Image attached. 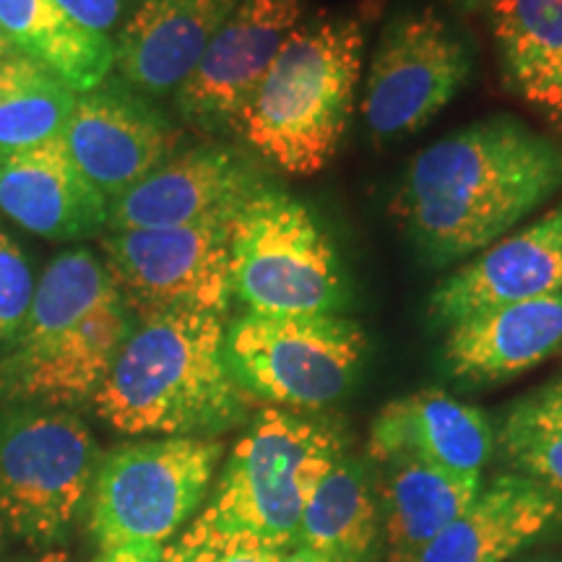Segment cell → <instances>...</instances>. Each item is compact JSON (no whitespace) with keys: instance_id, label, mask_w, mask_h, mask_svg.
Masks as SVG:
<instances>
[{"instance_id":"obj_2","label":"cell","mask_w":562,"mask_h":562,"mask_svg":"<svg viewBox=\"0 0 562 562\" xmlns=\"http://www.w3.org/2000/svg\"><path fill=\"white\" fill-rule=\"evenodd\" d=\"M224 313L167 311L140 318L94 393V409L125 435L195 438L237 425L248 393L224 357Z\"/></svg>"},{"instance_id":"obj_34","label":"cell","mask_w":562,"mask_h":562,"mask_svg":"<svg viewBox=\"0 0 562 562\" xmlns=\"http://www.w3.org/2000/svg\"><path fill=\"white\" fill-rule=\"evenodd\" d=\"M13 53H16V47H13L11 42L5 40V34H3V32H0V63H3L5 58H11Z\"/></svg>"},{"instance_id":"obj_11","label":"cell","mask_w":562,"mask_h":562,"mask_svg":"<svg viewBox=\"0 0 562 562\" xmlns=\"http://www.w3.org/2000/svg\"><path fill=\"white\" fill-rule=\"evenodd\" d=\"M305 0H240L175 89V104L201 131H237L273 58L300 26Z\"/></svg>"},{"instance_id":"obj_23","label":"cell","mask_w":562,"mask_h":562,"mask_svg":"<svg viewBox=\"0 0 562 562\" xmlns=\"http://www.w3.org/2000/svg\"><path fill=\"white\" fill-rule=\"evenodd\" d=\"M383 467V513L391 562H417L425 547L448 529L482 490V484L459 482L419 461L402 459Z\"/></svg>"},{"instance_id":"obj_6","label":"cell","mask_w":562,"mask_h":562,"mask_svg":"<svg viewBox=\"0 0 562 562\" xmlns=\"http://www.w3.org/2000/svg\"><path fill=\"white\" fill-rule=\"evenodd\" d=\"M368 336L341 315L243 313L224 334L229 372L248 396L290 409H321L351 389Z\"/></svg>"},{"instance_id":"obj_30","label":"cell","mask_w":562,"mask_h":562,"mask_svg":"<svg viewBox=\"0 0 562 562\" xmlns=\"http://www.w3.org/2000/svg\"><path fill=\"white\" fill-rule=\"evenodd\" d=\"M76 24L97 34H108L117 24L123 0H55Z\"/></svg>"},{"instance_id":"obj_14","label":"cell","mask_w":562,"mask_h":562,"mask_svg":"<svg viewBox=\"0 0 562 562\" xmlns=\"http://www.w3.org/2000/svg\"><path fill=\"white\" fill-rule=\"evenodd\" d=\"M558 292H562V203L442 279L427 311L435 326L451 328L469 315Z\"/></svg>"},{"instance_id":"obj_31","label":"cell","mask_w":562,"mask_h":562,"mask_svg":"<svg viewBox=\"0 0 562 562\" xmlns=\"http://www.w3.org/2000/svg\"><path fill=\"white\" fill-rule=\"evenodd\" d=\"M94 562H167L165 544H123L102 550Z\"/></svg>"},{"instance_id":"obj_25","label":"cell","mask_w":562,"mask_h":562,"mask_svg":"<svg viewBox=\"0 0 562 562\" xmlns=\"http://www.w3.org/2000/svg\"><path fill=\"white\" fill-rule=\"evenodd\" d=\"M74 108L76 91L58 74L13 53L0 63V157L63 136Z\"/></svg>"},{"instance_id":"obj_20","label":"cell","mask_w":562,"mask_h":562,"mask_svg":"<svg viewBox=\"0 0 562 562\" xmlns=\"http://www.w3.org/2000/svg\"><path fill=\"white\" fill-rule=\"evenodd\" d=\"M562 521V492L524 474L497 476L417 562H505Z\"/></svg>"},{"instance_id":"obj_26","label":"cell","mask_w":562,"mask_h":562,"mask_svg":"<svg viewBox=\"0 0 562 562\" xmlns=\"http://www.w3.org/2000/svg\"><path fill=\"white\" fill-rule=\"evenodd\" d=\"M117 294L121 292H117L108 266L94 252H63L47 266L40 284L34 286L30 313L16 336V349L37 347V344L55 339Z\"/></svg>"},{"instance_id":"obj_19","label":"cell","mask_w":562,"mask_h":562,"mask_svg":"<svg viewBox=\"0 0 562 562\" xmlns=\"http://www.w3.org/2000/svg\"><path fill=\"white\" fill-rule=\"evenodd\" d=\"M240 0H140L115 45V68L146 94L178 89Z\"/></svg>"},{"instance_id":"obj_33","label":"cell","mask_w":562,"mask_h":562,"mask_svg":"<svg viewBox=\"0 0 562 562\" xmlns=\"http://www.w3.org/2000/svg\"><path fill=\"white\" fill-rule=\"evenodd\" d=\"M537 396L542 398V402L562 409V378H558V381H552L550 385H544L542 391H537Z\"/></svg>"},{"instance_id":"obj_15","label":"cell","mask_w":562,"mask_h":562,"mask_svg":"<svg viewBox=\"0 0 562 562\" xmlns=\"http://www.w3.org/2000/svg\"><path fill=\"white\" fill-rule=\"evenodd\" d=\"M368 448L378 463L419 461L459 482L480 484L495 451V432L476 406L442 391H417L378 414Z\"/></svg>"},{"instance_id":"obj_27","label":"cell","mask_w":562,"mask_h":562,"mask_svg":"<svg viewBox=\"0 0 562 562\" xmlns=\"http://www.w3.org/2000/svg\"><path fill=\"white\" fill-rule=\"evenodd\" d=\"M501 440L524 476L562 492V409L533 393L508 412Z\"/></svg>"},{"instance_id":"obj_9","label":"cell","mask_w":562,"mask_h":562,"mask_svg":"<svg viewBox=\"0 0 562 562\" xmlns=\"http://www.w3.org/2000/svg\"><path fill=\"white\" fill-rule=\"evenodd\" d=\"M232 222L167 229H121L104 240L108 271L138 318L167 311L227 315L232 300Z\"/></svg>"},{"instance_id":"obj_24","label":"cell","mask_w":562,"mask_h":562,"mask_svg":"<svg viewBox=\"0 0 562 562\" xmlns=\"http://www.w3.org/2000/svg\"><path fill=\"white\" fill-rule=\"evenodd\" d=\"M378 537V505L357 461L339 456L307 497L294 547L334 562H364Z\"/></svg>"},{"instance_id":"obj_17","label":"cell","mask_w":562,"mask_h":562,"mask_svg":"<svg viewBox=\"0 0 562 562\" xmlns=\"http://www.w3.org/2000/svg\"><path fill=\"white\" fill-rule=\"evenodd\" d=\"M131 331L133 313L117 294L55 339L13 349L3 362V389L47 404L94 398Z\"/></svg>"},{"instance_id":"obj_22","label":"cell","mask_w":562,"mask_h":562,"mask_svg":"<svg viewBox=\"0 0 562 562\" xmlns=\"http://www.w3.org/2000/svg\"><path fill=\"white\" fill-rule=\"evenodd\" d=\"M0 32L16 53L47 66L81 94L100 87L115 66L108 34L76 24L55 0H0Z\"/></svg>"},{"instance_id":"obj_4","label":"cell","mask_w":562,"mask_h":562,"mask_svg":"<svg viewBox=\"0 0 562 562\" xmlns=\"http://www.w3.org/2000/svg\"><path fill=\"white\" fill-rule=\"evenodd\" d=\"M341 456L331 425L266 409L232 448L214 497L188 531L294 547L307 497Z\"/></svg>"},{"instance_id":"obj_3","label":"cell","mask_w":562,"mask_h":562,"mask_svg":"<svg viewBox=\"0 0 562 562\" xmlns=\"http://www.w3.org/2000/svg\"><path fill=\"white\" fill-rule=\"evenodd\" d=\"M362 53L360 19L300 21L243 112L237 131L245 144L290 175L331 165L355 110Z\"/></svg>"},{"instance_id":"obj_16","label":"cell","mask_w":562,"mask_h":562,"mask_svg":"<svg viewBox=\"0 0 562 562\" xmlns=\"http://www.w3.org/2000/svg\"><path fill=\"white\" fill-rule=\"evenodd\" d=\"M0 211L53 240L91 237L110 222L108 199L79 170L63 136L0 157Z\"/></svg>"},{"instance_id":"obj_10","label":"cell","mask_w":562,"mask_h":562,"mask_svg":"<svg viewBox=\"0 0 562 562\" xmlns=\"http://www.w3.org/2000/svg\"><path fill=\"white\" fill-rule=\"evenodd\" d=\"M469 76V53L432 9L402 13L383 30L364 81L362 115L375 140L430 125Z\"/></svg>"},{"instance_id":"obj_8","label":"cell","mask_w":562,"mask_h":562,"mask_svg":"<svg viewBox=\"0 0 562 562\" xmlns=\"http://www.w3.org/2000/svg\"><path fill=\"white\" fill-rule=\"evenodd\" d=\"M97 472V442L79 417L11 412L0 419V533L42 547L58 542Z\"/></svg>"},{"instance_id":"obj_7","label":"cell","mask_w":562,"mask_h":562,"mask_svg":"<svg viewBox=\"0 0 562 562\" xmlns=\"http://www.w3.org/2000/svg\"><path fill=\"white\" fill-rule=\"evenodd\" d=\"M224 446L209 438L128 442L100 461L89 526L100 550L165 544L201 508Z\"/></svg>"},{"instance_id":"obj_28","label":"cell","mask_w":562,"mask_h":562,"mask_svg":"<svg viewBox=\"0 0 562 562\" xmlns=\"http://www.w3.org/2000/svg\"><path fill=\"white\" fill-rule=\"evenodd\" d=\"M284 547H273L258 539L209 537V533L182 531L178 542L167 544V562H281Z\"/></svg>"},{"instance_id":"obj_36","label":"cell","mask_w":562,"mask_h":562,"mask_svg":"<svg viewBox=\"0 0 562 562\" xmlns=\"http://www.w3.org/2000/svg\"><path fill=\"white\" fill-rule=\"evenodd\" d=\"M456 5H461V9H480V5L487 3V0H453Z\"/></svg>"},{"instance_id":"obj_18","label":"cell","mask_w":562,"mask_h":562,"mask_svg":"<svg viewBox=\"0 0 562 562\" xmlns=\"http://www.w3.org/2000/svg\"><path fill=\"white\" fill-rule=\"evenodd\" d=\"M446 331L442 360L456 381H510L562 349V292L469 315Z\"/></svg>"},{"instance_id":"obj_5","label":"cell","mask_w":562,"mask_h":562,"mask_svg":"<svg viewBox=\"0 0 562 562\" xmlns=\"http://www.w3.org/2000/svg\"><path fill=\"white\" fill-rule=\"evenodd\" d=\"M232 297L258 315H339L351 300L339 252L305 203L269 186L232 227Z\"/></svg>"},{"instance_id":"obj_35","label":"cell","mask_w":562,"mask_h":562,"mask_svg":"<svg viewBox=\"0 0 562 562\" xmlns=\"http://www.w3.org/2000/svg\"><path fill=\"white\" fill-rule=\"evenodd\" d=\"M34 562H68V558L63 552H47V554H42V558L34 560Z\"/></svg>"},{"instance_id":"obj_32","label":"cell","mask_w":562,"mask_h":562,"mask_svg":"<svg viewBox=\"0 0 562 562\" xmlns=\"http://www.w3.org/2000/svg\"><path fill=\"white\" fill-rule=\"evenodd\" d=\"M281 562H334V560L323 558V554H318V552L305 550V547H290V550L284 552V560Z\"/></svg>"},{"instance_id":"obj_21","label":"cell","mask_w":562,"mask_h":562,"mask_svg":"<svg viewBox=\"0 0 562 562\" xmlns=\"http://www.w3.org/2000/svg\"><path fill=\"white\" fill-rule=\"evenodd\" d=\"M490 13L508 87L562 117V0H490Z\"/></svg>"},{"instance_id":"obj_29","label":"cell","mask_w":562,"mask_h":562,"mask_svg":"<svg viewBox=\"0 0 562 562\" xmlns=\"http://www.w3.org/2000/svg\"><path fill=\"white\" fill-rule=\"evenodd\" d=\"M34 297V279L26 256L0 232V344L16 339Z\"/></svg>"},{"instance_id":"obj_1","label":"cell","mask_w":562,"mask_h":562,"mask_svg":"<svg viewBox=\"0 0 562 562\" xmlns=\"http://www.w3.org/2000/svg\"><path fill=\"white\" fill-rule=\"evenodd\" d=\"M560 188L558 140L495 115L419 151L393 214L419 261L446 269L501 240Z\"/></svg>"},{"instance_id":"obj_12","label":"cell","mask_w":562,"mask_h":562,"mask_svg":"<svg viewBox=\"0 0 562 562\" xmlns=\"http://www.w3.org/2000/svg\"><path fill=\"white\" fill-rule=\"evenodd\" d=\"M269 186L273 182L261 161L250 154L224 144L195 146L115 199L108 227L121 232L232 222Z\"/></svg>"},{"instance_id":"obj_13","label":"cell","mask_w":562,"mask_h":562,"mask_svg":"<svg viewBox=\"0 0 562 562\" xmlns=\"http://www.w3.org/2000/svg\"><path fill=\"white\" fill-rule=\"evenodd\" d=\"M63 140L79 170L115 201L170 159L178 133L149 102L100 83L76 97Z\"/></svg>"}]
</instances>
